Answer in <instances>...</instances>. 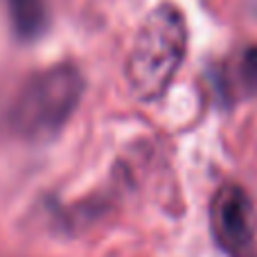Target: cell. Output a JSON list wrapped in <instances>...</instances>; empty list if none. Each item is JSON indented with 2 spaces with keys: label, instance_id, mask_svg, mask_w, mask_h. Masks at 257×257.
<instances>
[{
  "label": "cell",
  "instance_id": "6da1fadb",
  "mask_svg": "<svg viewBox=\"0 0 257 257\" xmlns=\"http://www.w3.org/2000/svg\"><path fill=\"white\" fill-rule=\"evenodd\" d=\"M187 52V23L172 3H160L142 21L126 54V84L140 102L158 99L174 81Z\"/></svg>",
  "mask_w": 257,
  "mask_h": 257
},
{
  "label": "cell",
  "instance_id": "7a4b0ae2",
  "mask_svg": "<svg viewBox=\"0 0 257 257\" xmlns=\"http://www.w3.org/2000/svg\"><path fill=\"white\" fill-rule=\"evenodd\" d=\"M86 90L79 66L61 61L34 72L16 93L7 111V124L21 140H52L70 122Z\"/></svg>",
  "mask_w": 257,
  "mask_h": 257
},
{
  "label": "cell",
  "instance_id": "3957f363",
  "mask_svg": "<svg viewBox=\"0 0 257 257\" xmlns=\"http://www.w3.org/2000/svg\"><path fill=\"white\" fill-rule=\"evenodd\" d=\"M210 226L214 241L228 257H257L255 208L248 192L237 183H226L212 196Z\"/></svg>",
  "mask_w": 257,
  "mask_h": 257
},
{
  "label": "cell",
  "instance_id": "277c9868",
  "mask_svg": "<svg viewBox=\"0 0 257 257\" xmlns=\"http://www.w3.org/2000/svg\"><path fill=\"white\" fill-rule=\"evenodd\" d=\"M14 34L21 41H34L45 32L50 23L48 0H5Z\"/></svg>",
  "mask_w": 257,
  "mask_h": 257
},
{
  "label": "cell",
  "instance_id": "5b68a950",
  "mask_svg": "<svg viewBox=\"0 0 257 257\" xmlns=\"http://www.w3.org/2000/svg\"><path fill=\"white\" fill-rule=\"evenodd\" d=\"M241 77H244L246 86L257 93V45L246 48L244 57H241Z\"/></svg>",
  "mask_w": 257,
  "mask_h": 257
}]
</instances>
